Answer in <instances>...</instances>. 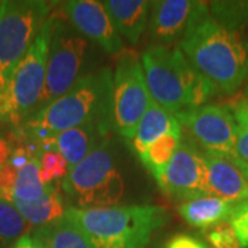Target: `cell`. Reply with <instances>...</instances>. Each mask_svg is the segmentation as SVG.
<instances>
[{"mask_svg":"<svg viewBox=\"0 0 248 248\" xmlns=\"http://www.w3.org/2000/svg\"><path fill=\"white\" fill-rule=\"evenodd\" d=\"M177 47L215 93H236L247 76L248 42L241 32L217 24L207 1L200 3Z\"/></svg>","mask_w":248,"mask_h":248,"instance_id":"1","label":"cell"},{"mask_svg":"<svg viewBox=\"0 0 248 248\" xmlns=\"http://www.w3.org/2000/svg\"><path fill=\"white\" fill-rule=\"evenodd\" d=\"M113 73L109 68L87 73L66 94L36 113L27 127L39 142L55 134L90 123L112 128Z\"/></svg>","mask_w":248,"mask_h":248,"instance_id":"2","label":"cell"},{"mask_svg":"<svg viewBox=\"0 0 248 248\" xmlns=\"http://www.w3.org/2000/svg\"><path fill=\"white\" fill-rule=\"evenodd\" d=\"M141 63L152 101L172 115L203 107L217 94L178 47L152 46Z\"/></svg>","mask_w":248,"mask_h":248,"instance_id":"3","label":"cell"},{"mask_svg":"<svg viewBox=\"0 0 248 248\" xmlns=\"http://www.w3.org/2000/svg\"><path fill=\"white\" fill-rule=\"evenodd\" d=\"M65 214L97 248H146L170 218L169 211L159 205L69 208Z\"/></svg>","mask_w":248,"mask_h":248,"instance_id":"4","label":"cell"},{"mask_svg":"<svg viewBox=\"0 0 248 248\" xmlns=\"http://www.w3.org/2000/svg\"><path fill=\"white\" fill-rule=\"evenodd\" d=\"M62 189L75 203L73 208H107L120 203L125 184L109 142H104L83 161L69 169L62 181Z\"/></svg>","mask_w":248,"mask_h":248,"instance_id":"5","label":"cell"},{"mask_svg":"<svg viewBox=\"0 0 248 248\" xmlns=\"http://www.w3.org/2000/svg\"><path fill=\"white\" fill-rule=\"evenodd\" d=\"M51 7L53 3L42 0L0 1V90L51 17Z\"/></svg>","mask_w":248,"mask_h":248,"instance_id":"6","label":"cell"},{"mask_svg":"<svg viewBox=\"0 0 248 248\" xmlns=\"http://www.w3.org/2000/svg\"><path fill=\"white\" fill-rule=\"evenodd\" d=\"M54 18L50 17L21 61L16 65L6 86L0 90V117L16 120L35 108L43 94L47 53Z\"/></svg>","mask_w":248,"mask_h":248,"instance_id":"7","label":"cell"},{"mask_svg":"<svg viewBox=\"0 0 248 248\" xmlns=\"http://www.w3.org/2000/svg\"><path fill=\"white\" fill-rule=\"evenodd\" d=\"M90 43L65 19L54 18L47 53L46 80L39 105L62 97L79 81L89 60Z\"/></svg>","mask_w":248,"mask_h":248,"instance_id":"8","label":"cell"},{"mask_svg":"<svg viewBox=\"0 0 248 248\" xmlns=\"http://www.w3.org/2000/svg\"><path fill=\"white\" fill-rule=\"evenodd\" d=\"M151 102L141 57L134 51H122L113 73L112 128L124 140L131 141L135 128Z\"/></svg>","mask_w":248,"mask_h":248,"instance_id":"9","label":"cell"},{"mask_svg":"<svg viewBox=\"0 0 248 248\" xmlns=\"http://www.w3.org/2000/svg\"><path fill=\"white\" fill-rule=\"evenodd\" d=\"M181 127L187 130L203 152L233 155L236 120L231 108L203 105L175 115Z\"/></svg>","mask_w":248,"mask_h":248,"instance_id":"10","label":"cell"},{"mask_svg":"<svg viewBox=\"0 0 248 248\" xmlns=\"http://www.w3.org/2000/svg\"><path fill=\"white\" fill-rule=\"evenodd\" d=\"M156 182L166 195L175 200L187 202L200 196H208L203 152L181 141L169 166Z\"/></svg>","mask_w":248,"mask_h":248,"instance_id":"11","label":"cell"},{"mask_svg":"<svg viewBox=\"0 0 248 248\" xmlns=\"http://www.w3.org/2000/svg\"><path fill=\"white\" fill-rule=\"evenodd\" d=\"M68 22L79 33L97 43L104 51L117 55L123 51L122 36L113 27L102 1L95 0H72L63 6Z\"/></svg>","mask_w":248,"mask_h":248,"instance_id":"12","label":"cell"},{"mask_svg":"<svg viewBox=\"0 0 248 248\" xmlns=\"http://www.w3.org/2000/svg\"><path fill=\"white\" fill-rule=\"evenodd\" d=\"M208 196L237 204L248 199V167L233 155L203 152Z\"/></svg>","mask_w":248,"mask_h":248,"instance_id":"13","label":"cell"},{"mask_svg":"<svg viewBox=\"0 0 248 248\" xmlns=\"http://www.w3.org/2000/svg\"><path fill=\"white\" fill-rule=\"evenodd\" d=\"M200 3L192 0L151 1L149 32L155 46L171 47L179 43Z\"/></svg>","mask_w":248,"mask_h":248,"instance_id":"14","label":"cell"},{"mask_svg":"<svg viewBox=\"0 0 248 248\" xmlns=\"http://www.w3.org/2000/svg\"><path fill=\"white\" fill-rule=\"evenodd\" d=\"M109 130L104 124H84L55 134L40 142L39 148L42 152H58L72 169L105 142Z\"/></svg>","mask_w":248,"mask_h":248,"instance_id":"15","label":"cell"},{"mask_svg":"<svg viewBox=\"0 0 248 248\" xmlns=\"http://www.w3.org/2000/svg\"><path fill=\"white\" fill-rule=\"evenodd\" d=\"M39 157L32 156L21 167L6 163L0 170V200L16 203L35 202L45 193L46 185L40 181Z\"/></svg>","mask_w":248,"mask_h":248,"instance_id":"16","label":"cell"},{"mask_svg":"<svg viewBox=\"0 0 248 248\" xmlns=\"http://www.w3.org/2000/svg\"><path fill=\"white\" fill-rule=\"evenodd\" d=\"M113 27L128 43L137 45L149 22L151 1L148 0H105L102 1Z\"/></svg>","mask_w":248,"mask_h":248,"instance_id":"17","label":"cell"},{"mask_svg":"<svg viewBox=\"0 0 248 248\" xmlns=\"http://www.w3.org/2000/svg\"><path fill=\"white\" fill-rule=\"evenodd\" d=\"M174 131H182L175 115L170 113L169 110L152 101L135 128V134L131 140L134 152L141 156L153 142Z\"/></svg>","mask_w":248,"mask_h":248,"instance_id":"18","label":"cell"},{"mask_svg":"<svg viewBox=\"0 0 248 248\" xmlns=\"http://www.w3.org/2000/svg\"><path fill=\"white\" fill-rule=\"evenodd\" d=\"M234 205L236 204L215 196H200L184 202L178 207V214L190 226L205 231L218 223L229 221Z\"/></svg>","mask_w":248,"mask_h":248,"instance_id":"19","label":"cell"},{"mask_svg":"<svg viewBox=\"0 0 248 248\" xmlns=\"http://www.w3.org/2000/svg\"><path fill=\"white\" fill-rule=\"evenodd\" d=\"M32 237L43 248H97L66 214L58 221L37 228Z\"/></svg>","mask_w":248,"mask_h":248,"instance_id":"20","label":"cell"},{"mask_svg":"<svg viewBox=\"0 0 248 248\" xmlns=\"http://www.w3.org/2000/svg\"><path fill=\"white\" fill-rule=\"evenodd\" d=\"M13 204L31 226L37 228L61 219L66 213L61 195L55 185H46L45 193L35 202H16Z\"/></svg>","mask_w":248,"mask_h":248,"instance_id":"21","label":"cell"},{"mask_svg":"<svg viewBox=\"0 0 248 248\" xmlns=\"http://www.w3.org/2000/svg\"><path fill=\"white\" fill-rule=\"evenodd\" d=\"M182 141V131H174L163 135L157 141H155L146 151L140 156L142 164L157 181L169 163L172 159L174 153Z\"/></svg>","mask_w":248,"mask_h":248,"instance_id":"22","label":"cell"},{"mask_svg":"<svg viewBox=\"0 0 248 248\" xmlns=\"http://www.w3.org/2000/svg\"><path fill=\"white\" fill-rule=\"evenodd\" d=\"M208 13L217 24L241 32L248 27V0H219L208 3Z\"/></svg>","mask_w":248,"mask_h":248,"instance_id":"23","label":"cell"},{"mask_svg":"<svg viewBox=\"0 0 248 248\" xmlns=\"http://www.w3.org/2000/svg\"><path fill=\"white\" fill-rule=\"evenodd\" d=\"M28 223L13 203L0 200V247L14 244L22 236L29 234Z\"/></svg>","mask_w":248,"mask_h":248,"instance_id":"24","label":"cell"},{"mask_svg":"<svg viewBox=\"0 0 248 248\" xmlns=\"http://www.w3.org/2000/svg\"><path fill=\"white\" fill-rule=\"evenodd\" d=\"M232 113L236 120V142L233 156L248 167V105L244 98L232 102Z\"/></svg>","mask_w":248,"mask_h":248,"instance_id":"25","label":"cell"},{"mask_svg":"<svg viewBox=\"0 0 248 248\" xmlns=\"http://www.w3.org/2000/svg\"><path fill=\"white\" fill-rule=\"evenodd\" d=\"M39 157L40 164V181L45 185H54L55 182H61L68 175L69 166L58 152H42Z\"/></svg>","mask_w":248,"mask_h":248,"instance_id":"26","label":"cell"},{"mask_svg":"<svg viewBox=\"0 0 248 248\" xmlns=\"http://www.w3.org/2000/svg\"><path fill=\"white\" fill-rule=\"evenodd\" d=\"M203 236L213 248H241L236 232L229 221L205 229L203 231Z\"/></svg>","mask_w":248,"mask_h":248,"instance_id":"27","label":"cell"},{"mask_svg":"<svg viewBox=\"0 0 248 248\" xmlns=\"http://www.w3.org/2000/svg\"><path fill=\"white\" fill-rule=\"evenodd\" d=\"M229 222L236 232L240 247L248 248V199L234 205Z\"/></svg>","mask_w":248,"mask_h":248,"instance_id":"28","label":"cell"},{"mask_svg":"<svg viewBox=\"0 0 248 248\" xmlns=\"http://www.w3.org/2000/svg\"><path fill=\"white\" fill-rule=\"evenodd\" d=\"M205 244L189 234H177L170 239L164 248H204Z\"/></svg>","mask_w":248,"mask_h":248,"instance_id":"29","label":"cell"},{"mask_svg":"<svg viewBox=\"0 0 248 248\" xmlns=\"http://www.w3.org/2000/svg\"><path fill=\"white\" fill-rule=\"evenodd\" d=\"M13 248H43L37 241H36L32 234H27V236H22L21 239L17 240L14 244H13Z\"/></svg>","mask_w":248,"mask_h":248,"instance_id":"30","label":"cell"},{"mask_svg":"<svg viewBox=\"0 0 248 248\" xmlns=\"http://www.w3.org/2000/svg\"><path fill=\"white\" fill-rule=\"evenodd\" d=\"M10 156H11V149H10L9 143L0 138V170L9 161Z\"/></svg>","mask_w":248,"mask_h":248,"instance_id":"31","label":"cell"},{"mask_svg":"<svg viewBox=\"0 0 248 248\" xmlns=\"http://www.w3.org/2000/svg\"><path fill=\"white\" fill-rule=\"evenodd\" d=\"M241 91H243V98H244V99H248V72L246 79H244L243 84H241Z\"/></svg>","mask_w":248,"mask_h":248,"instance_id":"32","label":"cell"},{"mask_svg":"<svg viewBox=\"0 0 248 248\" xmlns=\"http://www.w3.org/2000/svg\"><path fill=\"white\" fill-rule=\"evenodd\" d=\"M246 101H247V105H248V99H246Z\"/></svg>","mask_w":248,"mask_h":248,"instance_id":"33","label":"cell"},{"mask_svg":"<svg viewBox=\"0 0 248 248\" xmlns=\"http://www.w3.org/2000/svg\"><path fill=\"white\" fill-rule=\"evenodd\" d=\"M204 248H210V247H207V246H205V247H204Z\"/></svg>","mask_w":248,"mask_h":248,"instance_id":"34","label":"cell"}]
</instances>
